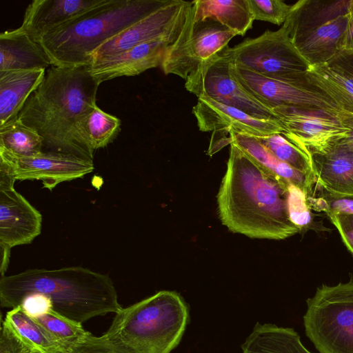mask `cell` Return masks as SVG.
Listing matches in <instances>:
<instances>
[{
  "label": "cell",
  "mask_w": 353,
  "mask_h": 353,
  "mask_svg": "<svg viewBox=\"0 0 353 353\" xmlns=\"http://www.w3.org/2000/svg\"><path fill=\"white\" fill-rule=\"evenodd\" d=\"M289 185L232 143L216 196L220 221L252 239L282 240L299 232L290 216Z\"/></svg>",
  "instance_id": "6da1fadb"
},
{
  "label": "cell",
  "mask_w": 353,
  "mask_h": 353,
  "mask_svg": "<svg viewBox=\"0 0 353 353\" xmlns=\"http://www.w3.org/2000/svg\"><path fill=\"white\" fill-rule=\"evenodd\" d=\"M100 83L90 65H52L28 98L18 120L43 139V152L74 155L93 161L94 150L81 139L77 123L96 105Z\"/></svg>",
  "instance_id": "7a4b0ae2"
},
{
  "label": "cell",
  "mask_w": 353,
  "mask_h": 353,
  "mask_svg": "<svg viewBox=\"0 0 353 353\" xmlns=\"http://www.w3.org/2000/svg\"><path fill=\"white\" fill-rule=\"evenodd\" d=\"M32 294L42 295L52 310L81 324L123 308L111 279L82 267L32 269L1 276L2 307L15 308Z\"/></svg>",
  "instance_id": "3957f363"
},
{
  "label": "cell",
  "mask_w": 353,
  "mask_h": 353,
  "mask_svg": "<svg viewBox=\"0 0 353 353\" xmlns=\"http://www.w3.org/2000/svg\"><path fill=\"white\" fill-rule=\"evenodd\" d=\"M169 0H105L42 35L37 41L52 65H90L103 43L157 10Z\"/></svg>",
  "instance_id": "277c9868"
},
{
  "label": "cell",
  "mask_w": 353,
  "mask_h": 353,
  "mask_svg": "<svg viewBox=\"0 0 353 353\" xmlns=\"http://www.w3.org/2000/svg\"><path fill=\"white\" fill-rule=\"evenodd\" d=\"M189 321V307L177 292L161 290L115 314L103 336L123 353H170Z\"/></svg>",
  "instance_id": "5b68a950"
},
{
  "label": "cell",
  "mask_w": 353,
  "mask_h": 353,
  "mask_svg": "<svg viewBox=\"0 0 353 353\" xmlns=\"http://www.w3.org/2000/svg\"><path fill=\"white\" fill-rule=\"evenodd\" d=\"M350 0H300L283 24L310 65L327 63L339 52L347 21Z\"/></svg>",
  "instance_id": "8992f818"
},
{
  "label": "cell",
  "mask_w": 353,
  "mask_h": 353,
  "mask_svg": "<svg viewBox=\"0 0 353 353\" xmlns=\"http://www.w3.org/2000/svg\"><path fill=\"white\" fill-rule=\"evenodd\" d=\"M305 334L320 353H353V281L323 285L307 300Z\"/></svg>",
  "instance_id": "52a82bcc"
},
{
  "label": "cell",
  "mask_w": 353,
  "mask_h": 353,
  "mask_svg": "<svg viewBox=\"0 0 353 353\" xmlns=\"http://www.w3.org/2000/svg\"><path fill=\"white\" fill-rule=\"evenodd\" d=\"M225 52L234 64L263 77L290 83L307 81L310 64L292 44L283 25L247 39Z\"/></svg>",
  "instance_id": "ba28073f"
},
{
  "label": "cell",
  "mask_w": 353,
  "mask_h": 353,
  "mask_svg": "<svg viewBox=\"0 0 353 353\" xmlns=\"http://www.w3.org/2000/svg\"><path fill=\"white\" fill-rule=\"evenodd\" d=\"M236 35L212 19H195L191 7L180 35L170 46L161 67L165 74L185 81L201 63L227 47Z\"/></svg>",
  "instance_id": "9c48e42d"
},
{
  "label": "cell",
  "mask_w": 353,
  "mask_h": 353,
  "mask_svg": "<svg viewBox=\"0 0 353 353\" xmlns=\"http://www.w3.org/2000/svg\"><path fill=\"white\" fill-rule=\"evenodd\" d=\"M225 48L201 63L186 79V90L197 97H209L257 119H277L270 108L255 99L231 74Z\"/></svg>",
  "instance_id": "30bf717a"
},
{
  "label": "cell",
  "mask_w": 353,
  "mask_h": 353,
  "mask_svg": "<svg viewBox=\"0 0 353 353\" xmlns=\"http://www.w3.org/2000/svg\"><path fill=\"white\" fill-rule=\"evenodd\" d=\"M230 72L248 92L272 110L277 107H291L343 112L333 99L308 78L299 83L276 81L239 67L231 61Z\"/></svg>",
  "instance_id": "8fae6325"
},
{
  "label": "cell",
  "mask_w": 353,
  "mask_h": 353,
  "mask_svg": "<svg viewBox=\"0 0 353 353\" xmlns=\"http://www.w3.org/2000/svg\"><path fill=\"white\" fill-rule=\"evenodd\" d=\"M192 5V1L169 0L103 43L93 53L92 62L152 41L162 40L172 44L185 24Z\"/></svg>",
  "instance_id": "7c38bea8"
},
{
  "label": "cell",
  "mask_w": 353,
  "mask_h": 353,
  "mask_svg": "<svg viewBox=\"0 0 353 353\" xmlns=\"http://www.w3.org/2000/svg\"><path fill=\"white\" fill-rule=\"evenodd\" d=\"M273 112L284 130L282 134L301 150L345 138L349 129L341 114L318 109L277 107Z\"/></svg>",
  "instance_id": "4fadbf2b"
},
{
  "label": "cell",
  "mask_w": 353,
  "mask_h": 353,
  "mask_svg": "<svg viewBox=\"0 0 353 353\" xmlns=\"http://www.w3.org/2000/svg\"><path fill=\"white\" fill-rule=\"evenodd\" d=\"M0 159L11 167L16 180H41L50 190L59 183L81 178L94 170L93 161L54 152H42L26 158L0 152Z\"/></svg>",
  "instance_id": "5bb4252c"
},
{
  "label": "cell",
  "mask_w": 353,
  "mask_h": 353,
  "mask_svg": "<svg viewBox=\"0 0 353 353\" xmlns=\"http://www.w3.org/2000/svg\"><path fill=\"white\" fill-rule=\"evenodd\" d=\"M192 108L199 130L202 132L230 131L263 137L282 134L283 128L277 119H261L221 103L207 97H197Z\"/></svg>",
  "instance_id": "9a60e30c"
},
{
  "label": "cell",
  "mask_w": 353,
  "mask_h": 353,
  "mask_svg": "<svg viewBox=\"0 0 353 353\" xmlns=\"http://www.w3.org/2000/svg\"><path fill=\"white\" fill-rule=\"evenodd\" d=\"M302 150L316 182L329 191L353 194V149L346 137Z\"/></svg>",
  "instance_id": "2e32d148"
},
{
  "label": "cell",
  "mask_w": 353,
  "mask_h": 353,
  "mask_svg": "<svg viewBox=\"0 0 353 353\" xmlns=\"http://www.w3.org/2000/svg\"><path fill=\"white\" fill-rule=\"evenodd\" d=\"M42 216L14 188L0 190V248L31 243L41 230Z\"/></svg>",
  "instance_id": "e0dca14e"
},
{
  "label": "cell",
  "mask_w": 353,
  "mask_h": 353,
  "mask_svg": "<svg viewBox=\"0 0 353 353\" xmlns=\"http://www.w3.org/2000/svg\"><path fill=\"white\" fill-rule=\"evenodd\" d=\"M170 45L166 41H152L97 59L89 65L90 73L100 84L120 77L139 75L161 66Z\"/></svg>",
  "instance_id": "ac0fdd59"
},
{
  "label": "cell",
  "mask_w": 353,
  "mask_h": 353,
  "mask_svg": "<svg viewBox=\"0 0 353 353\" xmlns=\"http://www.w3.org/2000/svg\"><path fill=\"white\" fill-rule=\"evenodd\" d=\"M105 0H34L19 27L37 41L42 35L90 10Z\"/></svg>",
  "instance_id": "d6986e66"
},
{
  "label": "cell",
  "mask_w": 353,
  "mask_h": 353,
  "mask_svg": "<svg viewBox=\"0 0 353 353\" xmlns=\"http://www.w3.org/2000/svg\"><path fill=\"white\" fill-rule=\"evenodd\" d=\"M52 65L41 46L19 28L0 34V71L46 70Z\"/></svg>",
  "instance_id": "ffe728a7"
},
{
  "label": "cell",
  "mask_w": 353,
  "mask_h": 353,
  "mask_svg": "<svg viewBox=\"0 0 353 353\" xmlns=\"http://www.w3.org/2000/svg\"><path fill=\"white\" fill-rule=\"evenodd\" d=\"M46 70L0 71V128L14 122L31 94L43 81Z\"/></svg>",
  "instance_id": "44dd1931"
},
{
  "label": "cell",
  "mask_w": 353,
  "mask_h": 353,
  "mask_svg": "<svg viewBox=\"0 0 353 353\" xmlns=\"http://www.w3.org/2000/svg\"><path fill=\"white\" fill-rule=\"evenodd\" d=\"M19 306L52 336L65 346L79 341L88 333L82 324L52 310L49 301L41 294L26 297Z\"/></svg>",
  "instance_id": "7402d4cb"
},
{
  "label": "cell",
  "mask_w": 353,
  "mask_h": 353,
  "mask_svg": "<svg viewBox=\"0 0 353 353\" xmlns=\"http://www.w3.org/2000/svg\"><path fill=\"white\" fill-rule=\"evenodd\" d=\"M192 3L196 20L212 19L241 36L252 27L254 20L248 0H194Z\"/></svg>",
  "instance_id": "603a6c76"
},
{
  "label": "cell",
  "mask_w": 353,
  "mask_h": 353,
  "mask_svg": "<svg viewBox=\"0 0 353 353\" xmlns=\"http://www.w3.org/2000/svg\"><path fill=\"white\" fill-rule=\"evenodd\" d=\"M242 353H312L290 327L257 323L241 345Z\"/></svg>",
  "instance_id": "cb8c5ba5"
},
{
  "label": "cell",
  "mask_w": 353,
  "mask_h": 353,
  "mask_svg": "<svg viewBox=\"0 0 353 353\" xmlns=\"http://www.w3.org/2000/svg\"><path fill=\"white\" fill-rule=\"evenodd\" d=\"M231 143H235L267 170L286 182L301 189L307 197L315 178L301 172L277 159L259 140L252 135L230 132Z\"/></svg>",
  "instance_id": "d4e9b609"
},
{
  "label": "cell",
  "mask_w": 353,
  "mask_h": 353,
  "mask_svg": "<svg viewBox=\"0 0 353 353\" xmlns=\"http://www.w3.org/2000/svg\"><path fill=\"white\" fill-rule=\"evenodd\" d=\"M4 321L14 334L32 350L40 353H68L65 345L56 340L28 313L18 306L10 309Z\"/></svg>",
  "instance_id": "484cf974"
},
{
  "label": "cell",
  "mask_w": 353,
  "mask_h": 353,
  "mask_svg": "<svg viewBox=\"0 0 353 353\" xmlns=\"http://www.w3.org/2000/svg\"><path fill=\"white\" fill-rule=\"evenodd\" d=\"M306 75L327 93L343 113L353 114V79L327 63L310 65Z\"/></svg>",
  "instance_id": "4316f807"
},
{
  "label": "cell",
  "mask_w": 353,
  "mask_h": 353,
  "mask_svg": "<svg viewBox=\"0 0 353 353\" xmlns=\"http://www.w3.org/2000/svg\"><path fill=\"white\" fill-rule=\"evenodd\" d=\"M121 120L96 105L82 115L77 130L82 141L92 150L105 147L121 131Z\"/></svg>",
  "instance_id": "83f0119b"
},
{
  "label": "cell",
  "mask_w": 353,
  "mask_h": 353,
  "mask_svg": "<svg viewBox=\"0 0 353 353\" xmlns=\"http://www.w3.org/2000/svg\"><path fill=\"white\" fill-rule=\"evenodd\" d=\"M42 152V137L18 119L0 128V152L26 158L34 157Z\"/></svg>",
  "instance_id": "f1b7e54d"
},
{
  "label": "cell",
  "mask_w": 353,
  "mask_h": 353,
  "mask_svg": "<svg viewBox=\"0 0 353 353\" xmlns=\"http://www.w3.org/2000/svg\"><path fill=\"white\" fill-rule=\"evenodd\" d=\"M257 138L280 161L314 178L307 155L282 134H273Z\"/></svg>",
  "instance_id": "f546056e"
},
{
  "label": "cell",
  "mask_w": 353,
  "mask_h": 353,
  "mask_svg": "<svg viewBox=\"0 0 353 353\" xmlns=\"http://www.w3.org/2000/svg\"><path fill=\"white\" fill-rule=\"evenodd\" d=\"M310 209L324 212L327 215L334 213L353 214V194H343L327 190L314 181L307 197Z\"/></svg>",
  "instance_id": "4dcf8cb0"
},
{
  "label": "cell",
  "mask_w": 353,
  "mask_h": 353,
  "mask_svg": "<svg viewBox=\"0 0 353 353\" xmlns=\"http://www.w3.org/2000/svg\"><path fill=\"white\" fill-rule=\"evenodd\" d=\"M254 20L283 25L290 13L291 6L281 0H248Z\"/></svg>",
  "instance_id": "1f68e13d"
},
{
  "label": "cell",
  "mask_w": 353,
  "mask_h": 353,
  "mask_svg": "<svg viewBox=\"0 0 353 353\" xmlns=\"http://www.w3.org/2000/svg\"><path fill=\"white\" fill-rule=\"evenodd\" d=\"M288 208L292 221L301 230L311 221L310 207L305 193L299 188L290 184Z\"/></svg>",
  "instance_id": "d6a6232c"
},
{
  "label": "cell",
  "mask_w": 353,
  "mask_h": 353,
  "mask_svg": "<svg viewBox=\"0 0 353 353\" xmlns=\"http://www.w3.org/2000/svg\"><path fill=\"white\" fill-rule=\"evenodd\" d=\"M68 353H123L103 335L88 333L79 341L67 346Z\"/></svg>",
  "instance_id": "836d02e7"
},
{
  "label": "cell",
  "mask_w": 353,
  "mask_h": 353,
  "mask_svg": "<svg viewBox=\"0 0 353 353\" xmlns=\"http://www.w3.org/2000/svg\"><path fill=\"white\" fill-rule=\"evenodd\" d=\"M3 321L1 322L0 334V353H34Z\"/></svg>",
  "instance_id": "e575fe53"
},
{
  "label": "cell",
  "mask_w": 353,
  "mask_h": 353,
  "mask_svg": "<svg viewBox=\"0 0 353 353\" xmlns=\"http://www.w3.org/2000/svg\"><path fill=\"white\" fill-rule=\"evenodd\" d=\"M327 216L338 229L344 243L353 254V214L334 213Z\"/></svg>",
  "instance_id": "d590c367"
},
{
  "label": "cell",
  "mask_w": 353,
  "mask_h": 353,
  "mask_svg": "<svg viewBox=\"0 0 353 353\" xmlns=\"http://www.w3.org/2000/svg\"><path fill=\"white\" fill-rule=\"evenodd\" d=\"M336 70L353 79V54L344 52L337 54L327 63Z\"/></svg>",
  "instance_id": "8d00e7d4"
},
{
  "label": "cell",
  "mask_w": 353,
  "mask_h": 353,
  "mask_svg": "<svg viewBox=\"0 0 353 353\" xmlns=\"http://www.w3.org/2000/svg\"><path fill=\"white\" fill-rule=\"evenodd\" d=\"M348 21L339 52L353 54V0H350L347 10Z\"/></svg>",
  "instance_id": "74e56055"
},
{
  "label": "cell",
  "mask_w": 353,
  "mask_h": 353,
  "mask_svg": "<svg viewBox=\"0 0 353 353\" xmlns=\"http://www.w3.org/2000/svg\"><path fill=\"white\" fill-rule=\"evenodd\" d=\"M341 119L343 124L349 129L346 140L353 149V114L342 113Z\"/></svg>",
  "instance_id": "f35d334b"
},
{
  "label": "cell",
  "mask_w": 353,
  "mask_h": 353,
  "mask_svg": "<svg viewBox=\"0 0 353 353\" xmlns=\"http://www.w3.org/2000/svg\"><path fill=\"white\" fill-rule=\"evenodd\" d=\"M34 353H40V352H34Z\"/></svg>",
  "instance_id": "ab89813d"
}]
</instances>
